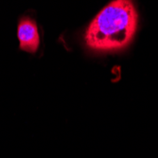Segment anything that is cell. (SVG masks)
Segmentation results:
<instances>
[{
  "label": "cell",
  "instance_id": "obj_1",
  "mask_svg": "<svg viewBox=\"0 0 158 158\" xmlns=\"http://www.w3.org/2000/svg\"><path fill=\"white\" fill-rule=\"evenodd\" d=\"M137 27V12L132 0H113L100 10L85 31V43L102 52L125 48Z\"/></svg>",
  "mask_w": 158,
  "mask_h": 158
},
{
  "label": "cell",
  "instance_id": "obj_2",
  "mask_svg": "<svg viewBox=\"0 0 158 158\" xmlns=\"http://www.w3.org/2000/svg\"><path fill=\"white\" fill-rule=\"evenodd\" d=\"M16 32L19 49L30 54H35L40 46V34L35 20L30 16H22L18 21Z\"/></svg>",
  "mask_w": 158,
  "mask_h": 158
}]
</instances>
